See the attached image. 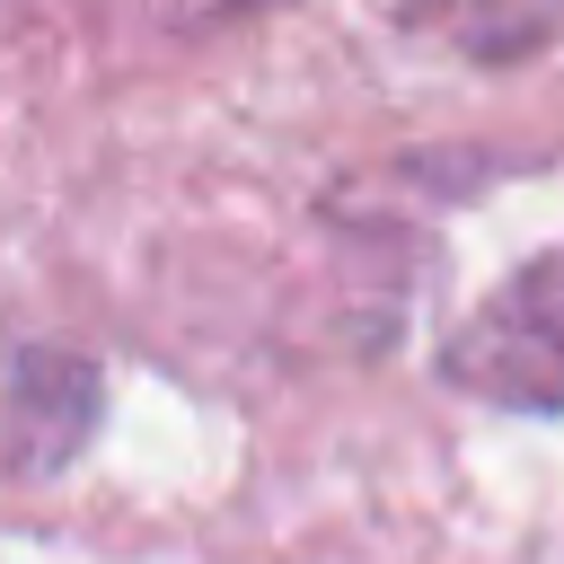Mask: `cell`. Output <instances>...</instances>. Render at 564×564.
<instances>
[{
	"label": "cell",
	"mask_w": 564,
	"mask_h": 564,
	"mask_svg": "<svg viewBox=\"0 0 564 564\" xmlns=\"http://www.w3.org/2000/svg\"><path fill=\"white\" fill-rule=\"evenodd\" d=\"M441 370H449V388H467L485 405L555 414L564 405V247L502 273L441 344Z\"/></svg>",
	"instance_id": "1"
}]
</instances>
